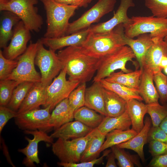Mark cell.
<instances>
[{"label": "cell", "mask_w": 167, "mask_h": 167, "mask_svg": "<svg viewBox=\"0 0 167 167\" xmlns=\"http://www.w3.org/2000/svg\"><path fill=\"white\" fill-rule=\"evenodd\" d=\"M57 55L69 79L80 84L90 81L96 72L100 58L84 53L80 46H70L58 51Z\"/></svg>", "instance_id": "obj_1"}, {"label": "cell", "mask_w": 167, "mask_h": 167, "mask_svg": "<svg viewBox=\"0 0 167 167\" xmlns=\"http://www.w3.org/2000/svg\"><path fill=\"white\" fill-rule=\"evenodd\" d=\"M123 24H120L108 33H90L80 46L83 51L92 57L100 58L126 45Z\"/></svg>", "instance_id": "obj_2"}, {"label": "cell", "mask_w": 167, "mask_h": 167, "mask_svg": "<svg viewBox=\"0 0 167 167\" xmlns=\"http://www.w3.org/2000/svg\"><path fill=\"white\" fill-rule=\"evenodd\" d=\"M46 15L47 28L44 37L56 38L66 35L70 18L78 8L58 3L54 0H40Z\"/></svg>", "instance_id": "obj_3"}, {"label": "cell", "mask_w": 167, "mask_h": 167, "mask_svg": "<svg viewBox=\"0 0 167 167\" xmlns=\"http://www.w3.org/2000/svg\"><path fill=\"white\" fill-rule=\"evenodd\" d=\"M125 35L134 38L139 35L149 33L152 38L164 39L167 35V18L153 15L133 16L129 22L123 24Z\"/></svg>", "instance_id": "obj_4"}, {"label": "cell", "mask_w": 167, "mask_h": 167, "mask_svg": "<svg viewBox=\"0 0 167 167\" xmlns=\"http://www.w3.org/2000/svg\"><path fill=\"white\" fill-rule=\"evenodd\" d=\"M38 0H10L0 1V11L11 12L17 15L30 31L39 32L43 24L35 6Z\"/></svg>", "instance_id": "obj_5"}, {"label": "cell", "mask_w": 167, "mask_h": 167, "mask_svg": "<svg viewBox=\"0 0 167 167\" xmlns=\"http://www.w3.org/2000/svg\"><path fill=\"white\" fill-rule=\"evenodd\" d=\"M136 58L131 48L127 45L123 46L112 52L100 58L99 66L96 74L93 78V82H99L102 79L108 77L118 69L125 73L132 71L126 67V63Z\"/></svg>", "instance_id": "obj_6"}, {"label": "cell", "mask_w": 167, "mask_h": 167, "mask_svg": "<svg viewBox=\"0 0 167 167\" xmlns=\"http://www.w3.org/2000/svg\"><path fill=\"white\" fill-rule=\"evenodd\" d=\"M38 44V41L35 43L30 41L25 52L16 58L17 66L6 79L33 83L41 82V75L36 70L34 65Z\"/></svg>", "instance_id": "obj_7"}, {"label": "cell", "mask_w": 167, "mask_h": 167, "mask_svg": "<svg viewBox=\"0 0 167 167\" xmlns=\"http://www.w3.org/2000/svg\"><path fill=\"white\" fill-rule=\"evenodd\" d=\"M93 129L86 136L71 140L58 139L52 143V151L60 162L78 163L92 136Z\"/></svg>", "instance_id": "obj_8"}, {"label": "cell", "mask_w": 167, "mask_h": 167, "mask_svg": "<svg viewBox=\"0 0 167 167\" xmlns=\"http://www.w3.org/2000/svg\"><path fill=\"white\" fill-rule=\"evenodd\" d=\"M38 41L39 44L35 63L40 71L41 83L47 87L59 73L63 67L55 51L50 49H46L40 40Z\"/></svg>", "instance_id": "obj_9"}, {"label": "cell", "mask_w": 167, "mask_h": 167, "mask_svg": "<svg viewBox=\"0 0 167 167\" xmlns=\"http://www.w3.org/2000/svg\"><path fill=\"white\" fill-rule=\"evenodd\" d=\"M66 74V70L64 68L47 86L44 108L49 106L51 111L60 102L68 98L71 92L80 84L78 82L67 80Z\"/></svg>", "instance_id": "obj_10"}, {"label": "cell", "mask_w": 167, "mask_h": 167, "mask_svg": "<svg viewBox=\"0 0 167 167\" xmlns=\"http://www.w3.org/2000/svg\"><path fill=\"white\" fill-rule=\"evenodd\" d=\"M116 2V0H99L80 18L69 23L66 35L87 28L92 24L98 22L102 17L113 10Z\"/></svg>", "instance_id": "obj_11"}, {"label": "cell", "mask_w": 167, "mask_h": 167, "mask_svg": "<svg viewBox=\"0 0 167 167\" xmlns=\"http://www.w3.org/2000/svg\"><path fill=\"white\" fill-rule=\"evenodd\" d=\"M50 106L37 109L19 114L15 118V124L20 129L25 130H50L48 122L50 118Z\"/></svg>", "instance_id": "obj_12"}, {"label": "cell", "mask_w": 167, "mask_h": 167, "mask_svg": "<svg viewBox=\"0 0 167 167\" xmlns=\"http://www.w3.org/2000/svg\"><path fill=\"white\" fill-rule=\"evenodd\" d=\"M30 31L20 21L15 26L12 38L8 46L3 49L2 53L6 58L14 60L23 54L31 38Z\"/></svg>", "instance_id": "obj_13"}, {"label": "cell", "mask_w": 167, "mask_h": 167, "mask_svg": "<svg viewBox=\"0 0 167 167\" xmlns=\"http://www.w3.org/2000/svg\"><path fill=\"white\" fill-rule=\"evenodd\" d=\"M24 132L26 134H31L33 136L32 139L25 137V139L28 142V144L25 148L19 149L18 151L25 155L23 163L27 167H35L34 164L40 163L38 157V146L39 143L41 141L52 143L54 138L50 135H49L46 132L41 130L33 131L25 130Z\"/></svg>", "instance_id": "obj_14"}, {"label": "cell", "mask_w": 167, "mask_h": 167, "mask_svg": "<svg viewBox=\"0 0 167 167\" xmlns=\"http://www.w3.org/2000/svg\"><path fill=\"white\" fill-rule=\"evenodd\" d=\"M135 6L133 0H120L119 6L113 17L107 21L90 26L88 27L90 32L94 34L105 33L120 24L128 23L130 18L127 15L128 10Z\"/></svg>", "instance_id": "obj_15"}, {"label": "cell", "mask_w": 167, "mask_h": 167, "mask_svg": "<svg viewBox=\"0 0 167 167\" xmlns=\"http://www.w3.org/2000/svg\"><path fill=\"white\" fill-rule=\"evenodd\" d=\"M90 33L88 28L78 32L58 38H48L43 37L39 40L44 45L55 52L65 47L81 46Z\"/></svg>", "instance_id": "obj_16"}, {"label": "cell", "mask_w": 167, "mask_h": 167, "mask_svg": "<svg viewBox=\"0 0 167 167\" xmlns=\"http://www.w3.org/2000/svg\"><path fill=\"white\" fill-rule=\"evenodd\" d=\"M144 57L141 69H146L154 74L161 71L159 65L164 56H167V45L163 39H155Z\"/></svg>", "instance_id": "obj_17"}, {"label": "cell", "mask_w": 167, "mask_h": 167, "mask_svg": "<svg viewBox=\"0 0 167 167\" xmlns=\"http://www.w3.org/2000/svg\"><path fill=\"white\" fill-rule=\"evenodd\" d=\"M46 87L41 82L34 83L18 110V114L43 106L45 102Z\"/></svg>", "instance_id": "obj_18"}, {"label": "cell", "mask_w": 167, "mask_h": 167, "mask_svg": "<svg viewBox=\"0 0 167 167\" xmlns=\"http://www.w3.org/2000/svg\"><path fill=\"white\" fill-rule=\"evenodd\" d=\"M93 129L75 120L67 122L55 130L50 136L54 139L69 140L84 137Z\"/></svg>", "instance_id": "obj_19"}, {"label": "cell", "mask_w": 167, "mask_h": 167, "mask_svg": "<svg viewBox=\"0 0 167 167\" xmlns=\"http://www.w3.org/2000/svg\"><path fill=\"white\" fill-rule=\"evenodd\" d=\"M75 110L69 104L68 98L58 103L54 108L48 122L50 130L58 128L64 124L72 121L74 119Z\"/></svg>", "instance_id": "obj_20"}, {"label": "cell", "mask_w": 167, "mask_h": 167, "mask_svg": "<svg viewBox=\"0 0 167 167\" xmlns=\"http://www.w3.org/2000/svg\"><path fill=\"white\" fill-rule=\"evenodd\" d=\"M152 122L148 117L145 118L143 129L134 136L127 141L117 146L119 148L132 150L136 152L143 162L145 161L143 147L148 142V134Z\"/></svg>", "instance_id": "obj_21"}, {"label": "cell", "mask_w": 167, "mask_h": 167, "mask_svg": "<svg viewBox=\"0 0 167 167\" xmlns=\"http://www.w3.org/2000/svg\"><path fill=\"white\" fill-rule=\"evenodd\" d=\"M85 106L106 116L102 92V87L100 82H94L86 88L85 93Z\"/></svg>", "instance_id": "obj_22"}, {"label": "cell", "mask_w": 167, "mask_h": 167, "mask_svg": "<svg viewBox=\"0 0 167 167\" xmlns=\"http://www.w3.org/2000/svg\"><path fill=\"white\" fill-rule=\"evenodd\" d=\"M153 74L146 69H142L139 93L146 104L158 102L159 96L153 84Z\"/></svg>", "instance_id": "obj_23"}, {"label": "cell", "mask_w": 167, "mask_h": 167, "mask_svg": "<svg viewBox=\"0 0 167 167\" xmlns=\"http://www.w3.org/2000/svg\"><path fill=\"white\" fill-rule=\"evenodd\" d=\"M125 39L126 45L132 49L141 69L145 56L153 44V38L149 34L144 33L138 36L136 39L125 35Z\"/></svg>", "instance_id": "obj_24"}, {"label": "cell", "mask_w": 167, "mask_h": 167, "mask_svg": "<svg viewBox=\"0 0 167 167\" xmlns=\"http://www.w3.org/2000/svg\"><path fill=\"white\" fill-rule=\"evenodd\" d=\"M102 92L106 116H118L126 111V101L114 92L103 87Z\"/></svg>", "instance_id": "obj_25"}, {"label": "cell", "mask_w": 167, "mask_h": 167, "mask_svg": "<svg viewBox=\"0 0 167 167\" xmlns=\"http://www.w3.org/2000/svg\"><path fill=\"white\" fill-rule=\"evenodd\" d=\"M126 110L130 118L132 129L139 132L144 126V117L147 113L146 104L133 99L127 102Z\"/></svg>", "instance_id": "obj_26"}, {"label": "cell", "mask_w": 167, "mask_h": 167, "mask_svg": "<svg viewBox=\"0 0 167 167\" xmlns=\"http://www.w3.org/2000/svg\"><path fill=\"white\" fill-rule=\"evenodd\" d=\"M3 11L0 19V47L4 49L12 38L15 26L21 20L11 12Z\"/></svg>", "instance_id": "obj_27"}, {"label": "cell", "mask_w": 167, "mask_h": 167, "mask_svg": "<svg viewBox=\"0 0 167 167\" xmlns=\"http://www.w3.org/2000/svg\"><path fill=\"white\" fill-rule=\"evenodd\" d=\"M131 125V120L126 109L123 114L118 116H105L97 128L101 132L106 135L115 129L122 130L129 129Z\"/></svg>", "instance_id": "obj_28"}, {"label": "cell", "mask_w": 167, "mask_h": 167, "mask_svg": "<svg viewBox=\"0 0 167 167\" xmlns=\"http://www.w3.org/2000/svg\"><path fill=\"white\" fill-rule=\"evenodd\" d=\"M106 136V135L101 132L97 128L94 129L92 135L81 155L80 162L91 161L98 158Z\"/></svg>", "instance_id": "obj_29"}, {"label": "cell", "mask_w": 167, "mask_h": 167, "mask_svg": "<svg viewBox=\"0 0 167 167\" xmlns=\"http://www.w3.org/2000/svg\"><path fill=\"white\" fill-rule=\"evenodd\" d=\"M97 112L84 106L75 111L74 119L92 129H95L100 125L105 117Z\"/></svg>", "instance_id": "obj_30"}, {"label": "cell", "mask_w": 167, "mask_h": 167, "mask_svg": "<svg viewBox=\"0 0 167 167\" xmlns=\"http://www.w3.org/2000/svg\"><path fill=\"white\" fill-rule=\"evenodd\" d=\"M99 82L103 88L114 92L127 102L133 99L140 101H143L138 89L118 84L110 83L105 79H101Z\"/></svg>", "instance_id": "obj_31"}, {"label": "cell", "mask_w": 167, "mask_h": 167, "mask_svg": "<svg viewBox=\"0 0 167 167\" xmlns=\"http://www.w3.org/2000/svg\"><path fill=\"white\" fill-rule=\"evenodd\" d=\"M138 133L132 129L126 130L115 129L106 135L101 149V152L107 148L126 142Z\"/></svg>", "instance_id": "obj_32"}, {"label": "cell", "mask_w": 167, "mask_h": 167, "mask_svg": "<svg viewBox=\"0 0 167 167\" xmlns=\"http://www.w3.org/2000/svg\"><path fill=\"white\" fill-rule=\"evenodd\" d=\"M34 83L28 81L21 83L14 89L7 107L17 111Z\"/></svg>", "instance_id": "obj_33"}, {"label": "cell", "mask_w": 167, "mask_h": 167, "mask_svg": "<svg viewBox=\"0 0 167 167\" xmlns=\"http://www.w3.org/2000/svg\"><path fill=\"white\" fill-rule=\"evenodd\" d=\"M116 159L118 161V165L120 167H133L134 165L140 166L141 164L138 157L135 155H131L117 145L111 147Z\"/></svg>", "instance_id": "obj_34"}, {"label": "cell", "mask_w": 167, "mask_h": 167, "mask_svg": "<svg viewBox=\"0 0 167 167\" xmlns=\"http://www.w3.org/2000/svg\"><path fill=\"white\" fill-rule=\"evenodd\" d=\"M147 112L150 116L153 126H159L167 116V103L160 105L158 102L147 104Z\"/></svg>", "instance_id": "obj_35"}, {"label": "cell", "mask_w": 167, "mask_h": 167, "mask_svg": "<svg viewBox=\"0 0 167 167\" xmlns=\"http://www.w3.org/2000/svg\"><path fill=\"white\" fill-rule=\"evenodd\" d=\"M22 82L11 79L0 81V106H6L15 88Z\"/></svg>", "instance_id": "obj_36"}, {"label": "cell", "mask_w": 167, "mask_h": 167, "mask_svg": "<svg viewBox=\"0 0 167 167\" xmlns=\"http://www.w3.org/2000/svg\"><path fill=\"white\" fill-rule=\"evenodd\" d=\"M86 88V83H81L69 96L68 98L69 104L75 111L85 106Z\"/></svg>", "instance_id": "obj_37"}, {"label": "cell", "mask_w": 167, "mask_h": 167, "mask_svg": "<svg viewBox=\"0 0 167 167\" xmlns=\"http://www.w3.org/2000/svg\"><path fill=\"white\" fill-rule=\"evenodd\" d=\"M145 6L152 15L157 17L167 18V0H143Z\"/></svg>", "instance_id": "obj_38"}, {"label": "cell", "mask_w": 167, "mask_h": 167, "mask_svg": "<svg viewBox=\"0 0 167 167\" xmlns=\"http://www.w3.org/2000/svg\"><path fill=\"white\" fill-rule=\"evenodd\" d=\"M153 81L160 102L162 105L167 103V76L160 71L153 75Z\"/></svg>", "instance_id": "obj_39"}, {"label": "cell", "mask_w": 167, "mask_h": 167, "mask_svg": "<svg viewBox=\"0 0 167 167\" xmlns=\"http://www.w3.org/2000/svg\"><path fill=\"white\" fill-rule=\"evenodd\" d=\"M18 64L17 59L12 60L6 58L0 50V79H6L16 67Z\"/></svg>", "instance_id": "obj_40"}, {"label": "cell", "mask_w": 167, "mask_h": 167, "mask_svg": "<svg viewBox=\"0 0 167 167\" xmlns=\"http://www.w3.org/2000/svg\"><path fill=\"white\" fill-rule=\"evenodd\" d=\"M111 152V150H106L101 157L91 161L75 163L60 162L57 164L59 165L64 167H92L95 165L102 163L104 157L107 156Z\"/></svg>", "instance_id": "obj_41"}, {"label": "cell", "mask_w": 167, "mask_h": 167, "mask_svg": "<svg viewBox=\"0 0 167 167\" xmlns=\"http://www.w3.org/2000/svg\"><path fill=\"white\" fill-rule=\"evenodd\" d=\"M18 115L17 111L6 106H0V133L9 120L15 118Z\"/></svg>", "instance_id": "obj_42"}, {"label": "cell", "mask_w": 167, "mask_h": 167, "mask_svg": "<svg viewBox=\"0 0 167 167\" xmlns=\"http://www.w3.org/2000/svg\"><path fill=\"white\" fill-rule=\"evenodd\" d=\"M157 141L167 143V134L159 126L151 127L148 134V142Z\"/></svg>", "instance_id": "obj_43"}, {"label": "cell", "mask_w": 167, "mask_h": 167, "mask_svg": "<svg viewBox=\"0 0 167 167\" xmlns=\"http://www.w3.org/2000/svg\"><path fill=\"white\" fill-rule=\"evenodd\" d=\"M149 143V152L153 157L167 153V143L151 140Z\"/></svg>", "instance_id": "obj_44"}, {"label": "cell", "mask_w": 167, "mask_h": 167, "mask_svg": "<svg viewBox=\"0 0 167 167\" xmlns=\"http://www.w3.org/2000/svg\"><path fill=\"white\" fill-rule=\"evenodd\" d=\"M104 79L110 83L118 84L129 87L127 74L121 71L116 72H113Z\"/></svg>", "instance_id": "obj_45"}, {"label": "cell", "mask_w": 167, "mask_h": 167, "mask_svg": "<svg viewBox=\"0 0 167 167\" xmlns=\"http://www.w3.org/2000/svg\"><path fill=\"white\" fill-rule=\"evenodd\" d=\"M142 73L141 69L127 73L129 87L139 89Z\"/></svg>", "instance_id": "obj_46"}, {"label": "cell", "mask_w": 167, "mask_h": 167, "mask_svg": "<svg viewBox=\"0 0 167 167\" xmlns=\"http://www.w3.org/2000/svg\"><path fill=\"white\" fill-rule=\"evenodd\" d=\"M148 165L151 167H167V153L153 157Z\"/></svg>", "instance_id": "obj_47"}, {"label": "cell", "mask_w": 167, "mask_h": 167, "mask_svg": "<svg viewBox=\"0 0 167 167\" xmlns=\"http://www.w3.org/2000/svg\"><path fill=\"white\" fill-rule=\"evenodd\" d=\"M62 4L77 6L79 7H87L89 3V0H54Z\"/></svg>", "instance_id": "obj_48"}, {"label": "cell", "mask_w": 167, "mask_h": 167, "mask_svg": "<svg viewBox=\"0 0 167 167\" xmlns=\"http://www.w3.org/2000/svg\"><path fill=\"white\" fill-rule=\"evenodd\" d=\"M107 161L105 165L106 167H117L115 159H116L113 153L111 152L107 156Z\"/></svg>", "instance_id": "obj_49"}, {"label": "cell", "mask_w": 167, "mask_h": 167, "mask_svg": "<svg viewBox=\"0 0 167 167\" xmlns=\"http://www.w3.org/2000/svg\"><path fill=\"white\" fill-rule=\"evenodd\" d=\"M159 66L161 70L167 66V56L165 55L162 57Z\"/></svg>", "instance_id": "obj_50"}, {"label": "cell", "mask_w": 167, "mask_h": 167, "mask_svg": "<svg viewBox=\"0 0 167 167\" xmlns=\"http://www.w3.org/2000/svg\"><path fill=\"white\" fill-rule=\"evenodd\" d=\"M159 126L167 134V116L161 122Z\"/></svg>", "instance_id": "obj_51"}, {"label": "cell", "mask_w": 167, "mask_h": 167, "mask_svg": "<svg viewBox=\"0 0 167 167\" xmlns=\"http://www.w3.org/2000/svg\"><path fill=\"white\" fill-rule=\"evenodd\" d=\"M163 40L167 45V35L165 37Z\"/></svg>", "instance_id": "obj_52"}, {"label": "cell", "mask_w": 167, "mask_h": 167, "mask_svg": "<svg viewBox=\"0 0 167 167\" xmlns=\"http://www.w3.org/2000/svg\"><path fill=\"white\" fill-rule=\"evenodd\" d=\"M164 69L165 72L167 75V66L165 67Z\"/></svg>", "instance_id": "obj_53"}, {"label": "cell", "mask_w": 167, "mask_h": 167, "mask_svg": "<svg viewBox=\"0 0 167 167\" xmlns=\"http://www.w3.org/2000/svg\"><path fill=\"white\" fill-rule=\"evenodd\" d=\"M10 0H0V1H7Z\"/></svg>", "instance_id": "obj_54"}, {"label": "cell", "mask_w": 167, "mask_h": 167, "mask_svg": "<svg viewBox=\"0 0 167 167\" xmlns=\"http://www.w3.org/2000/svg\"><path fill=\"white\" fill-rule=\"evenodd\" d=\"M92 0H89V3H90Z\"/></svg>", "instance_id": "obj_55"}]
</instances>
